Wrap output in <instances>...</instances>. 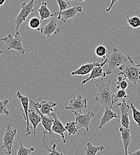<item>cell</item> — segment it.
Masks as SVG:
<instances>
[{
	"instance_id": "11",
	"label": "cell",
	"mask_w": 140,
	"mask_h": 155,
	"mask_svg": "<svg viewBox=\"0 0 140 155\" xmlns=\"http://www.w3.org/2000/svg\"><path fill=\"white\" fill-rule=\"evenodd\" d=\"M30 103L32 106L37 107L42 114L49 116H51V114L54 112V108L57 106L56 103L47 101L46 100H43L38 103L30 100Z\"/></svg>"
},
{
	"instance_id": "20",
	"label": "cell",
	"mask_w": 140,
	"mask_h": 155,
	"mask_svg": "<svg viewBox=\"0 0 140 155\" xmlns=\"http://www.w3.org/2000/svg\"><path fill=\"white\" fill-rule=\"evenodd\" d=\"M114 118H119V117L118 116V115L111 109L105 108L104 113L101 119L100 125L98 127V128H102L106 124L110 122Z\"/></svg>"
},
{
	"instance_id": "3",
	"label": "cell",
	"mask_w": 140,
	"mask_h": 155,
	"mask_svg": "<svg viewBox=\"0 0 140 155\" xmlns=\"http://www.w3.org/2000/svg\"><path fill=\"white\" fill-rule=\"evenodd\" d=\"M129 58L130 56L128 53L123 54L117 48H113L111 53L105 60L108 64V68L106 71L107 75H110L116 71Z\"/></svg>"
},
{
	"instance_id": "18",
	"label": "cell",
	"mask_w": 140,
	"mask_h": 155,
	"mask_svg": "<svg viewBox=\"0 0 140 155\" xmlns=\"http://www.w3.org/2000/svg\"><path fill=\"white\" fill-rule=\"evenodd\" d=\"M40 16L41 21H43V20L47 19H48L50 18H52L53 16H57L58 13L55 12L54 13H53L50 9L48 8L47 6V2L46 1H42L41 5L39 8L37 9Z\"/></svg>"
},
{
	"instance_id": "16",
	"label": "cell",
	"mask_w": 140,
	"mask_h": 155,
	"mask_svg": "<svg viewBox=\"0 0 140 155\" xmlns=\"http://www.w3.org/2000/svg\"><path fill=\"white\" fill-rule=\"evenodd\" d=\"M101 66L100 62H93L90 63H82L80 67L77 69L76 71L72 72L71 75L72 76L80 75V76H86L88 74H90L95 66Z\"/></svg>"
},
{
	"instance_id": "7",
	"label": "cell",
	"mask_w": 140,
	"mask_h": 155,
	"mask_svg": "<svg viewBox=\"0 0 140 155\" xmlns=\"http://www.w3.org/2000/svg\"><path fill=\"white\" fill-rule=\"evenodd\" d=\"M16 96L18 98L19 100L21 102V104L22 105L23 109H20V110L22 112L23 115L24 116V119L26 120V133L24 134V136H29L33 134V133H32L30 131V127H29V116H28V112H29V102L31 100V96H23L20 91H18L16 93Z\"/></svg>"
},
{
	"instance_id": "33",
	"label": "cell",
	"mask_w": 140,
	"mask_h": 155,
	"mask_svg": "<svg viewBox=\"0 0 140 155\" xmlns=\"http://www.w3.org/2000/svg\"><path fill=\"white\" fill-rule=\"evenodd\" d=\"M49 142L52 144V147H51V149H50V148L48 147V146H47V143H46V142H45L44 143H43L44 146H46V147H47V149L49 150L48 155H63V153H60V152H58V151L57 150V149H56L57 144H56L53 143L51 141H50V140L49 141Z\"/></svg>"
},
{
	"instance_id": "32",
	"label": "cell",
	"mask_w": 140,
	"mask_h": 155,
	"mask_svg": "<svg viewBox=\"0 0 140 155\" xmlns=\"http://www.w3.org/2000/svg\"><path fill=\"white\" fill-rule=\"evenodd\" d=\"M41 20L37 18H32L29 20L28 25L30 28L34 30H38L40 28L41 24Z\"/></svg>"
},
{
	"instance_id": "26",
	"label": "cell",
	"mask_w": 140,
	"mask_h": 155,
	"mask_svg": "<svg viewBox=\"0 0 140 155\" xmlns=\"http://www.w3.org/2000/svg\"><path fill=\"white\" fill-rule=\"evenodd\" d=\"M126 21L128 24L132 28H138L140 27V18L137 16H134L131 18L127 16Z\"/></svg>"
},
{
	"instance_id": "6",
	"label": "cell",
	"mask_w": 140,
	"mask_h": 155,
	"mask_svg": "<svg viewBox=\"0 0 140 155\" xmlns=\"http://www.w3.org/2000/svg\"><path fill=\"white\" fill-rule=\"evenodd\" d=\"M13 124H10L7 125L6 130L2 139V149H7V154L10 155L12 153V149L15 143V137L17 134V130L12 129Z\"/></svg>"
},
{
	"instance_id": "36",
	"label": "cell",
	"mask_w": 140,
	"mask_h": 155,
	"mask_svg": "<svg viewBox=\"0 0 140 155\" xmlns=\"http://www.w3.org/2000/svg\"><path fill=\"white\" fill-rule=\"evenodd\" d=\"M6 0H0V6L2 7L5 2Z\"/></svg>"
},
{
	"instance_id": "17",
	"label": "cell",
	"mask_w": 140,
	"mask_h": 155,
	"mask_svg": "<svg viewBox=\"0 0 140 155\" xmlns=\"http://www.w3.org/2000/svg\"><path fill=\"white\" fill-rule=\"evenodd\" d=\"M121 139L123 144L125 155H128V150L131 142V133L129 128L120 127L119 128Z\"/></svg>"
},
{
	"instance_id": "8",
	"label": "cell",
	"mask_w": 140,
	"mask_h": 155,
	"mask_svg": "<svg viewBox=\"0 0 140 155\" xmlns=\"http://www.w3.org/2000/svg\"><path fill=\"white\" fill-rule=\"evenodd\" d=\"M87 108V99L82 97L81 95H78L77 97L71 100L69 105L65 107V109L72 112L82 113L83 110Z\"/></svg>"
},
{
	"instance_id": "9",
	"label": "cell",
	"mask_w": 140,
	"mask_h": 155,
	"mask_svg": "<svg viewBox=\"0 0 140 155\" xmlns=\"http://www.w3.org/2000/svg\"><path fill=\"white\" fill-rule=\"evenodd\" d=\"M76 115V124L79 129L85 128L87 131H89L90 126L91 120L95 117V114L91 111H88L85 114L79 112H74Z\"/></svg>"
},
{
	"instance_id": "23",
	"label": "cell",
	"mask_w": 140,
	"mask_h": 155,
	"mask_svg": "<svg viewBox=\"0 0 140 155\" xmlns=\"http://www.w3.org/2000/svg\"><path fill=\"white\" fill-rule=\"evenodd\" d=\"M129 96L128 95L126 90H122L119 89L116 93L113 94V101L114 103L118 102V101H126L128 99H129Z\"/></svg>"
},
{
	"instance_id": "12",
	"label": "cell",
	"mask_w": 140,
	"mask_h": 155,
	"mask_svg": "<svg viewBox=\"0 0 140 155\" xmlns=\"http://www.w3.org/2000/svg\"><path fill=\"white\" fill-rule=\"evenodd\" d=\"M34 108L36 109L37 112L40 114L41 117V123L43 126V133H44L43 137H42V141L44 143L45 141V137L47 134H49L50 136H52V133H53L52 125L53 124L54 119L51 115L47 116L42 114L37 107L34 106Z\"/></svg>"
},
{
	"instance_id": "28",
	"label": "cell",
	"mask_w": 140,
	"mask_h": 155,
	"mask_svg": "<svg viewBox=\"0 0 140 155\" xmlns=\"http://www.w3.org/2000/svg\"><path fill=\"white\" fill-rule=\"evenodd\" d=\"M128 87V84L126 81V78L124 77L122 75H119L116 82V88L118 90H126Z\"/></svg>"
},
{
	"instance_id": "19",
	"label": "cell",
	"mask_w": 140,
	"mask_h": 155,
	"mask_svg": "<svg viewBox=\"0 0 140 155\" xmlns=\"http://www.w3.org/2000/svg\"><path fill=\"white\" fill-rule=\"evenodd\" d=\"M107 75L106 72L103 71V66H95L91 71L89 77L87 78L86 79L82 81L81 85H85L89 81H91L96 78H105Z\"/></svg>"
},
{
	"instance_id": "38",
	"label": "cell",
	"mask_w": 140,
	"mask_h": 155,
	"mask_svg": "<svg viewBox=\"0 0 140 155\" xmlns=\"http://www.w3.org/2000/svg\"><path fill=\"white\" fill-rule=\"evenodd\" d=\"M2 54V51H0V57H1V54Z\"/></svg>"
},
{
	"instance_id": "31",
	"label": "cell",
	"mask_w": 140,
	"mask_h": 155,
	"mask_svg": "<svg viewBox=\"0 0 140 155\" xmlns=\"http://www.w3.org/2000/svg\"><path fill=\"white\" fill-rule=\"evenodd\" d=\"M130 108L132 112V117L138 126L140 127V111H139L132 103L130 104Z\"/></svg>"
},
{
	"instance_id": "15",
	"label": "cell",
	"mask_w": 140,
	"mask_h": 155,
	"mask_svg": "<svg viewBox=\"0 0 140 155\" xmlns=\"http://www.w3.org/2000/svg\"><path fill=\"white\" fill-rule=\"evenodd\" d=\"M83 10L82 7L80 5H76L72 7H70L66 10L63 11L61 13L59 20H61V21L66 23V21L70 19H72L76 17L78 13H82Z\"/></svg>"
},
{
	"instance_id": "5",
	"label": "cell",
	"mask_w": 140,
	"mask_h": 155,
	"mask_svg": "<svg viewBox=\"0 0 140 155\" xmlns=\"http://www.w3.org/2000/svg\"><path fill=\"white\" fill-rule=\"evenodd\" d=\"M35 5V0H31L28 3L23 2L21 4L20 12L15 20L16 31H19V28L21 24L26 21L31 13L34 12V7Z\"/></svg>"
},
{
	"instance_id": "37",
	"label": "cell",
	"mask_w": 140,
	"mask_h": 155,
	"mask_svg": "<svg viewBox=\"0 0 140 155\" xmlns=\"http://www.w3.org/2000/svg\"><path fill=\"white\" fill-rule=\"evenodd\" d=\"M70 2H73L74 1V0H69ZM80 1H85V0H79Z\"/></svg>"
},
{
	"instance_id": "1",
	"label": "cell",
	"mask_w": 140,
	"mask_h": 155,
	"mask_svg": "<svg viewBox=\"0 0 140 155\" xmlns=\"http://www.w3.org/2000/svg\"><path fill=\"white\" fill-rule=\"evenodd\" d=\"M93 84L97 88L98 92L94 100L100 103L104 108L112 109L113 101V94L111 88V80L106 82L104 78H99L91 80Z\"/></svg>"
},
{
	"instance_id": "24",
	"label": "cell",
	"mask_w": 140,
	"mask_h": 155,
	"mask_svg": "<svg viewBox=\"0 0 140 155\" xmlns=\"http://www.w3.org/2000/svg\"><path fill=\"white\" fill-rule=\"evenodd\" d=\"M95 53L97 57L101 58L102 61H104L107 58L108 50L104 45H99L96 48Z\"/></svg>"
},
{
	"instance_id": "2",
	"label": "cell",
	"mask_w": 140,
	"mask_h": 155,
	"mask_svg": "<svg viewBox=\"0 0 140 155\" xmlns=\"http://www.w3.org/2000/svg\"><path fill=\"white\" fill-rule=\"evenodd\" d=\"M119 75H122L129 82L137 84L140 83V64H135L130 57L118 69Z\"/></svg>"
},
{
	"instance_id": "30",
	"label": "cell",
	"mask_w": 140,
	"mask_h": 155,
	"mask_svg": "<svg viewBox=\"0 0 140 155\" xmlns=\"http://www.w3.org/2000/svg\"><path fill=\"white\" fill-rule=\"evenodd\" d=\"M57 2V4H59V9L60 11L59 12H58V15L57 16V19L59 20L60 18V15L61 13L64 11L67 10V8L70 7V4L69 2L65 1V0H56Z\"/></svg>"
},
{
	"instance_id": "22",
	"label": "cell",
	"mask_w": 140,
	"mask_h": 155,
	"mask_svg": "<svg viewBox=\"0 0 140 155\" xmlns=\"http://www.w3.org/2000/svg\"><path fill=\"white\" fill-rule=\"evenodd\" d=\"M104 149V146H94L91 143H87L84 146L85 154L86 155H96L98 152Z\"/></svg>"
},
{
	"instance_id": "34",
	"label": "cell",
	"mask_w": 140,
	"mask_h": 155,
	"mask_svg": "<svg viewBox=\"0 0 140 155\" xmlns=\"http://www.w3.org/2000/svg\"><path fill=\"white\" fill-rule=\"evenodd\" d=\"M119 0H111V2H110V5H109V6L106 8V11L107 12H109L110 11V10L112 9V7L113 6V5L115 4H116L118 1Z\"/></svg>"
},
{
	"instance_id": "14",
	"label": "cell",
	"mask_w": 140,
	"mask_h": 155,
	"mask_svg": "<svg viewBox=\"0 0 140 155\" xmlns=\"http://www.w3.org/2000/svg\"><path fill=\"white\" fill-rule=\"evenodd\" d=\"M51 115L53 116L54 120H53V124L52 125V132L54 133L57 134H59L63 143H66V140L65 138V136H64V133L67 131V130L65 128V126L62 124L61 121L59 119L57 116L53 112Z\"/></svg>"
},
{
	"instance_id": "13",
	"label": "cell",
	"mask_w": 140,
	"mask_h": 155,
	"mask_svg": "<svg viewBox=\"0 0 140 155\" xmlns=\"http://www.w3.org/2000/svg\"><path fill=\"white\" fill-rule=\"evenodd\" d=\"M126 101H120L118 104L119 107L121 112L120 116V123L122 127L126 128H129L130 126V120L129 116V111L130 109V106L126 103Z\"/></svg>"
},
{
	"instance_id": "21",
	"label": "cell",
	"mask_w": 140,
	"mask_h": 155,
	"mask_svg": "<svg viewBox=\"0 0 140 155\" xmlns=\"http://www.w3.org/2000/svg\"><path fill=\"white\" fill-rule=\"evenodd\" d=\"M28 116H29V122L31 123L32 127L34 128L33 134L35 135L36 131H37V128L38 126V125L40 124V122H41V117L38 112L37 113L35 111L31 109H29Z\"/></svg>"
},
{
	"instance_id": "29",
	"label": "cell",
	"mask_w": 140,
	"mask_h": 155,
	"mask_svg": "<svg viewBox=\"0 0 140 155\" xmlns=\"http://www.w3.org/2000/svg\"><path fill=\"white\" fill-rule=\"evenodd\" d=\"M9 101L7 99L0 100V116L2 115H5L7 116L10 115V112L8 110V104Z\"/></svg>"
},
{
	"instance_id": "35",
	"label": "cell",
	"mask_w": 140,
	"mask_h": 155,
	"mask_svg": "<svg viewBox=\"0 0 140 155\" xmlns=\"http://www.w3.org/2000/svg\"><path fill=\"white\" fill-rule=\"evenodd\" d=\"M128 155H140V149L137 150V151L134 152H132V153H128Z\"/></svg>"
},
{
	"instance_id": "4",
	"label": "cell",
	"mask_w": 140,
	"mask_h": 155,
	"mask_svg": "<svg viewBox=\"0 0 140 155\" xmlns=\"http://www.w3.org/2000/svg\"><path fill=\"white\" fill-rule=\"evenodd\" d=\"M0 41L5 42L6 48L8 50H14L19 52L23 55L25 54L26 50L23 45L22 37L19 31L16 32L15 37L11 34H8L7 37L0 38Z\"/></svg>"
},
{
	"instance_id": "25",
	"label": "cell",
	"mask_w": 140,
	"mask_h": 155,
	"mask_svg": "<svg viewBox=\"0 0 140 155\" xmlns=\"http://www.w3.org/2000/svg\"><path fill=\"white\" fill-rule=\"evenodd\" d=\"M65 128L69 136H75L78 133V128L77 126L76 122L68 121L65 125Z\"/></svg>"
},
{
	"instance_id": "27",
	"label": "cell",
	"mask_w": 140,
	"mask_h": 155,
	"mask_svg": "<svg viewBox=\"0 0 140 155\" xmlns=\"http://www.w3.org/2000/svg\"><path fill=\"white\" fill-rule=\"evenodd\" d=\"M35 150V149L33 147L26 148L22 144V142L20 141L19 147H18V150L17 152L18 155H30L32 152Z\"/></svg>"
},
{
	"instance_id": "10",
	"label": "cell",
	"mask_w": 140,
	"mask_h": 155,
	"mask_svg": "<svg viewBox=\"0 0 140 155\" xmlns=\"http://www.w3.org/2000/svg\"><path fill=\"white\" fill-rule=\"evenodd\" d=\"M57 17L53 16L50 20V21L43 28H40L38 31L40 32L41 33L44 35L50 38L53 34L57 35L61 32L59 26L58 25L57 21Z\"/></svg>"
}]
</instances>
